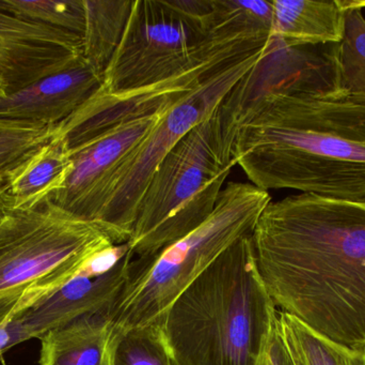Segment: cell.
I'll return each mask as SVG.
<instances>
[{"instance_id":"cell-22","label":"cell","mask_w":365,"mask_h":365,"mask_svg":"<svg viewBox=\"0 0 365 365\" xmlns=\"http://www.w3.org/2000/svg\"><path fill=\"white\" fill-rule=\"evenodd\" d=\"M110 365H173L160 325L113 330Z\"/></svg>"},{"instance_id":"cell-27","label":"cell","mask_w":365,"mask_h":365,"mask_svg":"<svg viewBox=\"0 0 365 365\" xmlns=\"http://www.w3.org/2000/svg\"><path fill=\"white\" fill-rule=\"evenodd\" d=\"M344 6H355V8L364 9L365 0H341Z\"/></svg>"},{"instance_id":"cell-28","label":"cell","mask_w":365,"mask_h":365,"mask_svg":"<svg viewBox=\"0 0 365 365\" xmlns=\"http://www.w3.org/2000/svg\"><path fill=\"white\" fill-rule=\"evenodd\" d=\"M294 362H295V361H294ZM295 364H296V362H295ZM296 365H297V364H296Z\"/></svg>"},{"instance_id":"cell-17","label":"cell","mask_w":365,"mask_h":365,"mask_svg":"<svg viewBox=\"0 0 365 365\" xmlns=\"http://www.w3.org/2000/svg\"><path fill=\"white\" fill-rule=\"evenodd\" d=\"M134 0H83V57L104 74L123 36Z\"/></svg>"},{"instance_id":"cell-1","label":"cell","mask_w":365,"mask_h":365,"mask_svg":"<svg viewBox=\"0 0 365 365\" xmlns=\"http://www.w3.org/2000/svg\"><path fill=\"white\" fill-rule=\"evenodd\" d=\"M252 244L280 312L332 342L365 351V199L300 193L270 201Z\"/></svg>"},{"instance_id":"cell-24","label":"cell","mask_w":365,"mask_h":365,"mask_svg":"<svg viewBox=\"0 0 365 365\" xmlns=\"http://www.w3.org/2000/svg\"><path fill=\"white\" fill-rule=\"evenodd\" d=\"M257 365H296L283 339L279 321L270 334Z\"/></svg>"},{"instance_id":"cell-2","label":"cell","mask_w":365,"mask_h":365,"mask_svg":"<svg viewBox=\"0 0 365 365\" xmlns=\"http://www.w3.org/2000/svg\"><path fill=\"white\" fill-rule=\"evenodd\" d=\"M230 122L236 164L257 188L365 199V104L272 91Z\"/></svg>"},{"instance_id":"cell-9","label":"cell","mask_w":365,"mask_h":365,"mask_svg":"<svg viewBox=\"0 0 365 365\" xmlns=\"http://www.w3.org/2000/svg\"><path fill=\"white\" fill-rule=\"evenodd\" d=\"M269 42L237 41L158 83L125 91L98 90L81 109L55 126L51 139L62 141L70 152L119 124L164 113L204 81Z\"/></svg>"},{"instance_id":"cell-4","label":"cell","mask_w":365,"mask_h":365,"mask_svg":"<svg viewBox=\"0 0 365 365\" xmlns=\"http://www.w3.org/2000/svg\"><path fill=\"white\" fill-rule=\"evenodd\" d=\"M270 201L269 193L252 184L229 182L205 222L154 254L133 259L128 281L106 313L113 330L158 324L208 266L240 238L253 234Z\"/></svg>"},{"instance_id":"cell-5","label":"cell","mask_w":365,"mask_h":365,"mask_svg":"<svg viewBox=\"0 0 365 365\" xmlns=\"http://www.w3.org/2000/svg\"><path fill=\"white\" fill-rule=\"evenodd\" d=\"M234 134L219 106L163 159L141 197L128 241L135 256L154 254L207 220L236 165Z\"/></svg>"},{"instance_id":"cell-18","label":"cell","mask_w":365,"mask_h":365,"mask_svg":"<svg viewBox=\"0 0 365 365\" xmlns=\"http://www.w3.org/2000/svg\"><path fill=\"white\" fill-rule=\"evenodd\" d=\"M274 8L266 0H210L205 29L210 39H272Z\"/></svg>"},{"instance_id":"cell-15","label":"cell","mask_w":365,"mask_h":365,"mask_svg":"<svg viewBox=\"0 0 365 365\" xmlns=\"http://www.w3.org/2000/svg\"><path fill=\"white\" fill-rule=\"evenodd\" d=\"M272 36L289 45L339 43L344 30L341 0H272Z\"/></svg>"},{"instance_id":"cell-11","label":"cell","mask_w":365,"mask_h":365,"mask_svg":"<svg viewBox=\"0 0 365 365\" xmlns=\"http://www.w3.org/2000/svg\"><path fill=\"white\" fill-rule=\"evenodd\" d=\"M164 113L119 124L70 151L72 169L49 201L77 218L98 222L115 174Z\"/></svg>"},{"instance_id":"cell-3","label":"cell","mask_w":365,"mask_h":365,"mask_svg":"<svg viewBox=\"0 0 365 365\" xmlns=\"http://www.w3.org/2000/svg\"><path fill=\"white\" fill-rule=\"evenodd\" d=\"M278 321L251 234L208 266L158 325L173 365H257Z\"/></svg>"},{"instance_id":"cell-13","label":"cell","mask_w":365,"mask_h":365,"mask_svg":"<svg viewBox=\"0 0 365 365\" xmlns=\"http://www.w3.org/2000/svg\"><path fill=\"white\" fill-rule=\"evenodd\" d=\"M102 83L103 75L81 55L62 70L0 100V119L58 126L81 109Z\"/></svg>"},{"instance_id":"cell-8","label":"cell","mask_w":365,"mask_h":365,"mask_svg":"<svg viewBox=\"0 0 365 365\" xmlns=\"http://www.w3.org/2000/svg\"><path fill=\"white\" fill-rule=\"evenodd\" d=\"M269 44L204 81L167 109L151 132L135 148L111 181L98 218L120 244L128 241L141 197L163 159L195 126L210 117L233 88L262 59Z\"/></svg>"},{"instance_id":"cell-16","label":"cell","mask_w":365,"mask_h":365,"mask_svg":"<svg viewBox=\"0 0 365 365\" xmlns=\"http://www.w3.org/2000/svg\"><path fill=\"white\" fill-rule=\"evenodd\" d=\"M71 169L68 148L62 141L51 139L6 179L10 209H31L49 201L63 186Z\"/></svg>"},{"instance_id":"cell-21","label":"cell","mask_w":365,"mask_h":365,"mask_svg":"<svg viewBox=\"0 0 365 365\" xmlns=\"http://www.w3.org/2000/svg\"><path fill=\"white\" fill-rule=\"evenodd\" d=\"M0 10L23 21L73 32L83 38V0H0Z\"/></svg>"},{"instance_id":"cell-6","label":"cell","mask_w":365,"mask_h":365,"mask_svg":"<svg viewBox=\"0 0 365 365\" xmlns=\"http://www.w3.org/2000/svg\"><path fill=\"white\" fill-rule=\"evenodd\" d=\"M120 244L102 223L53 201L9 209L0 221V323H10L66 284L94 253Z\"/></svg>"},{"instance_id":"cell-12","label":"cell","mask_w":365,"mask_h":365,"mask_svg":"<svg viewBox=\"0 0 365 365\" xmlns=\"http://www.w3.org/2000/svg\"><path fill=\"white\" fill-rule=\"evenodd\" d=\"M83 55V38L0 10V100L68 66Z\"/></svg>"},{"instance_id":"cell-10","label":"cell","mask_w":365,"mask_h":365,"mask_svg":"<svg viewBox=\"0 0 365 365\" xmlns=\"http://www.w3.org/2000/svg\"><path fill=\"white\" fill-rule=\"evenodd\" d=\"M134 259L128 241L104 246L59 291L17 319L30 339H40L77 319L107 313L121 294Z\"/></svg>"},{"instance_id":"cell-20","label":"cell","mask_w":365,"mask_h":365,"mask_svg":"<svg viewBox=\"0 0 365 365\" xmlns=\"http://www.w3.org/2000/svg\"><path fill=\"white\" fill-rule=\"evenodd\" d=\"M343 8L344 30L339 42L341 101L365 104V17L362 9Z\"/></svg>"},{"instance_id":"cell-19","label":"cell","mask_w":365,"mask_h":365,"mask_svg":"<svg viewBox=\"0 0 365 365\" xmlns=\"http://www.w3.org/2000/svg\"><path fill=\"white\" fill-rule=\"evenodd\" d=\"M279 325L297 365H365V351L328 340L295 317L279 311Z\"/></svg>"},{"instance_id":"cell-25","label":"cell","mask_w":365,"mask_h":365,"mask_svg":"<svg viewBox=\"0 0 365 365\" xmlns=\"http://www.w3.org/2000/svg\"><path fill=\"white\" fill-rule=\"evenodd\" d=\"M31 340L25 326L19 321L0 323V356L15 345Z\"/></svg>"},{"instance_id":"cell-23","label":"cell","mask_w":365,"mask_h":365,"mask_svg":"<svg viewBox=\"0 0 365 365\" xmlns=\"http://www.w3.org/2000/svg\"><path fill=\"white\" fill-rule=\"evenodd\" d=\"M55 126L0 119V180H6L53 136Z\"/></svg>"},{"instance_id":"cell-7","label":"cell","mask_w":365,"mask_h":365,"mask_svg":"<svg viewBox=\"0 0 365 365\" xmlns=\"http://www.w3.org/2000/svg\"><path fill=\"white\" fill-rule=\"evenodd\" d=\"M210 39L175 0H134L100 91L119 92L169 79L237 41Z\"/></svg>"},{"instance_id":"cell-26","label":"cell","mask_w":365,"mask_h":365,"mask_svg":"<svg viewBox=\"0 0 365 365\" xmlns=\"http://www.w3.org/2000/svg\"><path fill=\"white\" fill-rule=\"evenodd\" d=\"M11 201L9 196L8 181L0 180V221L4 218L6 212L10 209Z\"/></svg>"},{"instance_id":"cell-14","label":"cell","mask_w":365,"mask_h":365,"mask_svg":"<svg viewBox=\"0 0 365 365\" xmlns=\"http://www.w3.org/2000/svg\"><path fill=\"white\" fill-rule=\"evenodd\" d=\"M113 327L106 312L41 336L40 365H110Z\"/></svg>"}]
</instances>
